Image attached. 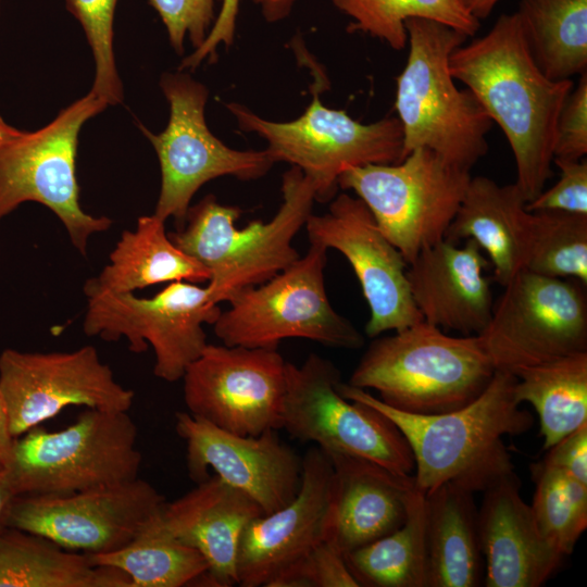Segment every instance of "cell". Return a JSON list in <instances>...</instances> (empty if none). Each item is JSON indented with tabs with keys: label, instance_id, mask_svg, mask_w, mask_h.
Listing matches in <instances>:
<instances>
[{
	"label": "cell",
	"instance_id": "obj_1",
	"mask_svg": "<svg viewBox=\"0 0 587 587\" xmlns=\"http://www.w3.org/2000/svg\"><path fill=\"white\" fill-rule=\"evenodd\" d=\"M449 70L503 132L516 165L515 184L529 202L552 176L557 122L573 80H552L538 68L516 12L500 15L485 36L455 48Z\"/></svg>",
	"mask_w": 587,
	"mask_h": 587
},
{
	"label": "cell",
	"instance_id": "obj_2",
	"mask_svg": "<svg viewBox=\"0 0 587 587\" xmlns=\"http://www.w3.org/2000/svg\"><path fill=\"white\" fill-rule=\"evenodd\" d=\"M516 377L497 370L487 388L463 408L439 414H415L391 408L366 389L340 380L338 392L388 417L408 441L414 458L416 487L427 494L445 483L484 491L514 471L502 441L532 428V414L513 395Z\"/></svg>",
	"mask_w": 587,
	"mask_h": 587
},
{
	"label": "cell",
	"instance_id": "obj_3",
	"mask_svg": "<svg viewBox=\"0 0 587 587\" xmlns=\"http://www.w3.org/2000/svg\"><path fill=\"white\" fill-rule=\"evenodd\" d=\"M282 193L283 202L268 222L252 221L241 229L236 226L241 210L208 195L189 207L183 228L168 233L180 250L209 270L207 287L213 303L228 302L300 258L292 240L312 214L314 188L291 166L283 175Z\"/></svg>",
	"mask_w": 587,
	"mask_h": 587
},
{
	"label": "cell",
	"instance_id": "obj_4",
	"mask_svg": "<svg viewBox=\"0 0 587 587\" xmlns=\"http://www.w3.org/2000/svg\"><path fill=\"white\" fill-rule=\"evenodd\" d=\"M496 371L479 335L454 337L421 321L375 337L348 384L378 391L397 410L439 414L474 401Z\"/></svg>",
	"mask_w": 587,
	"mask_h": 587
},
{
	"label": "cell",
	"instance_id": "obj_5",
	"mask_svg": "<svg viewBox=\"0 0 587 587\" xmlns=\"http://www.w3.org/2000/svg\"><path fill=\"white\" fill-rule=\"evenodd\" d=\"M409 54L397 78L395 108L403 132L402 159L417 148L471 171L488 152L492 121L469 89H459L449 57L467 36L442 23H404ZM401 159V160H402Z\"/></svg>",
	"mask_w": 587,
	"mask_h": 587
},
{
	"label": "cell",
	"instance_id": "obj_6",
	"mask_svg": "<svg viewBox=\"0 0 587 587\" xmlns=\"http://www.w3.org/2000/svg\"><path fill=\"white\" fill-rule=\"evenodd\" d=\"M137 426L127 412L86 409L57 432L16 437L4 465L15 496L66 495L138 477Z\"/></svg>",
	"mask_w": 587,
	"mask_h": 587
},
{
	"label": "cell",
	"instance_id": "obj_7",
	"mask_svg": "<svg viewBox=\"0 0 587 587\" xmlns=\"http://www.w3.org/2000/svg\"><path fill=\"white\" fill-rule=\"evenodd\" d=\"M327 249L310 243L307 253L267 282L228 301L213 330L226 346L277 349L284 339L303 338L323 346L359 349L363 335L330 304L324 270Z\"/></svg>",
	"mask_w": 587,
	"mask_h": 587
},
{
	"label": "cell",
	"instance_id": "obj_8",
	"mask_svg": "<svg viewBox=\"0 0 587 587\" xmlns=\"http://www.w3.org/2000/svg\"><path fill=\"white\" fill-rule=\"evenodd\" d=\"M312 92L304 113L290 122L265 120L237 102L226 108L241 130L267 142L275 163H289L303 173L314 188L315 201H330L339 189V176L350 167L401 161L403 132L398 117L362 124L345 110L325 107L314 86Z\"/></svg>",
	"mask_w": 587,
	"mask_h": 587
},
{
	"label": "cell",
	"instance_id": "obj_9",
	"mask_svg": "<svg viewBox=\"0 0 587 587\" xmlns=\"http://www.w3.org/2000/svg\"><path fill=\"white\" fill-rule=\"evenodd\" d=\"M471 177V171L417 148L397 163L350 167L339 176L338 187L365 203L409 264L445 239Z\"/></svg>",
	"mask_w": 587,
	"mask_h": 587
},
{
	"label": "cell",
	"instance_id": "obj_10",
	"mask_svg": "<svg viewBox=\"0 0 587 587\" xmlns=\"http://www.w3.org/2000/svg\"><path fill=\"white\" fill-rule=\"evenodd\" d=\"M107 107L89 91L42 128L0 146V221L24 202H38L60 218L72 245L86 255L90 236L108 230L112 221L90 215L79 204L78 136Z\"/></svg>",
	"mask_w": 587,
	"mask_h": 587
},
{
	"label": "cell",
	"instance_id": "obj_11",
	"mask_svg": "<svg viewBox=\"0 0 587 587\" xmlns=\"http://www.w3.org/2000/svg\"><path fill=\"white\" fill-rule=\"evenodd\" d=\"M160 87L170 104L165 129L151 133L139 125L159 159L161 187L154 213L173 217L183 228L195 193L205 183L222 176L254 180L268 173L275 161L267 150H236L209 129L204 109L207 87L186 73H164Z\"/></svg>",
	"mask_w": 587,
	"mask_h": 587
},
{
	"label": "cell",
	"instance_id": "obj_12",
	"mask_svg": "<svg viewBox=\"0 0 587 587\" xmlns=\"http://www.w3.org/2000/svg\"><path fill=\"white\" fill-rule=\"evenodd\" d=\"M340 371L310 353L301 365L286 362L282 428L326 453L365 459L392 472L412 474L414 458L404 436L379 411L337 390Z\"/></svg>",
	"mask_w": 587,
	"mask_h": 587
},
{
	"label": "cell",
	"instance_id": "obj_13",
	"mask_svg": "<svg viewBox=\"0 0 587 587\" xmlns=\"http://www.w3.org/2000/svg\"><path fill=\"white\" fill-rule=\"evenodd\" d=\"M479 334L496 370L516 371L587 351V296L575 279L522 270Z\"/></svg>",
	"mask_w": 587,
	"mask_h": 587
},
{
	"label": "cell",
	"instance_id": "obj_14",
	"mask_svg": "<svg viewBox=\"0 0 587 587\" xmlns=\"http://www.w3.org/2000/svg\"><path fill=\"white\" fill-rule=\"evenodd\" d=\"M86 297L84 333L107 341L125 337L134 353L146 351L150 344L153 373L168 383L183 378L202 353L208 345L203 325H213L222 312L210 300L208 287L185 280L170 283L152 298L109 291Z\"/></svg>",
	"mask_w": 587,
	"mask_h": 587
},
{
	"label": "cell",
	"instance_id": "obj_15",
	"mask_svg": "<svg viewBox=\"0 0 587 587\" xmlns=\"http://www.w3.org/2000/svg\"><path fill=\"white\" fill-rule=\"evenodd\" d=\"M165 498L139 477L66 495L16 496L8 527L85 554L123 548L163 511Z\"/></svg>",
	"mask_w": 587,
	"mask_h": 587
},
{
	"label": "cell",
	"instance_id": "obj_16",
	"mask_svg": "<svg viewBox=\"0 0 587 587\" xmlns=\"http://www.w3.org/2000/svg\"><path fill=\"white\" fill-rule=\"evenodd\" d=\"M286 362L277 349L208 344L183 376L188 413L240 436L280 429Z\"/></svg>",
	"mask_w": 587,
	"mask_h": 587
},
{
	"label": "cell",
	"instance_id": "obj_17",
	"mask_svg": "<svg viewBox=\"0 0 587 587\" xmlns=\"http://www.w3.org/2000/svg\"><path fill=\"white\" fill-rule=\"evenodd\" d=\"M0 392L15 438L70 405L128 412L135 397L114 379L92 346L46 353L4 349Z\"/></svg>",
	"mask_w": 587,
	"mask_h": 587
},
{
	"label": "cell",
	"instance_id": "obj_18",
	"mask_svg": "<svg viewBox=\"0 0 587 587\" xmlns=\"http://www.w3.org/2000/svg\"><path fill=\"white\" fill-rule=\"evenodd\" d=\"M304 225L310 243L339 251L350 263L370 309L365 334L375 338L423 321L407 277L408 263L385 237L365 203L346 192Z\"/></svg>",
	"mask_w": 587,
	"mask_h": 587
},
{
	"label": "cell",
	"instance_id": "obj_19",
	"mask_svg": "<svg viewBox=\"0 0 587 587\" xmlns=\"http://www.w3.org/2000/svg\"><path fill=\"white\" fill-rule=\"evenodd\" d=\"M175 429L186 442L189 477L207 479L209 469L225 483L250 496L264 514L292 501L301 482V460L275 429L240 436L191 415L177 412Z\"/></svg>",
	"mask_w": 587,
	"mask_h": 587
},
{
	"label": "cell",
	"instance_id": "obj_20",
	"mask_svg": "<svg viewBox=\"0 0 587 587\" xmlns=\"http://www.w3.org/2000/svg\"><path fill=\"white\" fill-rule=\"evenodd\" d=\"M333 479L328 454L311 447L301 460V482L287 505L251 520L237 551V585L267 587L284 570L324 540Z\"/></svg>",
	"mask_w": 587,
	"mask_h": 587
},
{
	"label": "cell",
	"instance_id": "obj_21",
	"mask_svg": "<svg viewBox=\"0 0 587 587\" xmlns=\"http://www.w3.org/2000/svg\"><path fill=\"white\" fill-rule=\"evenodd\" d=\"M463 247L442 239L408 264L407 277L423 321L464 336L487 327L494 298L485 270L491 266L473 239Z\"/></svg>",
	"mask_w": 587,
	"mask_h": 587
},
{
	"label": "cell",
	"instance_id": "obj_22",
	"mask_svg": "<svg viewBox=\"0 0 587 587\" xmlns=\"http://www.w3.org/2000/svg\"><path fill=\"white\" fill-rule=\"evenodd\" d=\"M333 479L324 540L342 554L399 528L416 484L413 474L372 461L327 453Z\"/></svg>",
	"mask_w": 587,
	"mask_h": 587
},
{
	"label": "cell",
	"instance_id": "obj_23",
	"mask_svg": "<svg viewBox=\"0 0 587 587\" xmlns=\"http://www.w3.org/2000/svg\"><path fill=\"white\" fill-rule=\"evenodd\" d=\"M520 490L513 471L483 491L477 527L486 587H539L564 558L541 535Z\"/></svg>",
	"mask_w": 587,
	"mask_h": 587
},
{
	"label": "cell",
	"instance_id": "obj_24",
	"mask_svg": "<svg viewBox=\"0 0 587 587\" xmlns=\"http://www.w3.org/2000/svg\"><path fill=\"white\" fill-rule=\"evenodd\" d=\"M262 514V508L250 496L210 475L180 498L166 502L162 522L172 536L204 558L208 570L196 585L229 587L237 585L241 533Z\"/></svg>",
	"mask_w": 587,
	"mask_h": 587
},
{
	"label": "cell",
	"instance_id": "obj_25",
	"mask_svg": "<svg viewBox=\"0 0 587 587\" xmlns=\"http://www.w3.org/2000/svg\"><path fill=\"white\" fill-rule=\"evenodd\" d=\"M526 200L515 183L471 177L445 239H473L488 255L494 280L505 286L524 270Z\"/></svg>",
	"mask_w": 587,
	"mask_h": 587
},
{
	"label": "cell",
	"instance_id": "obj_26",
	"mask_svg": "<svg viewBox=\"0 0 587 587\" xmlns=\"http://www.w3.org/2000/svg\"><path fill=\"white\" fill-rule=\"evenodd\" d=\"M109 260L98 276L85 283V295L133 292L178 280L200 284L211 277L204 265L170 239L165 221L155 214L140 216L134 230H124Z\"/></svg>",
	"mask_w": 587,
	"mask_h": 587
},
{
	"label": "cell",
	"instance_id": "obj_27",
	"mask_svg": "<svg viewBox=\"0 0 587 587\" xmlns=\"http://www.w3.org/2000/svg\"><path fill=\"white\" fill-rule=\"evenodd\" d=\"M473 495L453 483L425 494L428 587H477L484 583Z\"/></svg>",
	"mask_w": 587,
	"mask_h": 587
},
{
	"label": "cell",
	"instance_id": "obj_28",
	"mask_svg": "<svg viewBox=\"0 0 587 587\" xmlns=\"http://www.w3.org/2000/svg\"><path fill=\"white\" fill-rule=\"evenodd\" d=\"M0 587H130V580L88 554L7 527L0 533Z\"/></svg>",
	"mask_w": 587,
	"mask_h": 587
},
{
	"label": "cell",
	"instance_id": "obj_29",
	"mask_svg": "<svg viewBox=\"0 0 587 587\" xmlns=\"http://www.w3.org/2000/svg\"><path fill=\"white\" fill-rule=\"evenodd\" d=\"M519 404H532L548 450L587 423V351L577 352L513 374Z\"/></svg>",
	"mask_w": 587,
	"mask_h": 587
},
{
	"label": "cell",
	"instance_id": "obj_30",
	"mask_svg": "<svg viewBox=\"0 0 587 587\" xmlns=\"http://www.w3.org/2000/svg\"><path fill=\"white\" fill-rule=\"evenodd\" d=\"M344 558L359 587H428L425 494L416 487L399 528Z\"/></svg>",
	"mask_w": 587,
	"mask_h": 587
},
{
	"label": "cell",
	"instance_id": "obj_31",
	"mask_svg": "<svg viewBox=\"0 0 587 587\" xmlns=\"http://www.w3.org/2000/svg\"><path fill=\"white\" fill-rule=\"evenodd\" d=\"M516 14L529 53L552 80L587 68V0H520Z\"/></svg>",
	"mask_w": 587,
	"mask_h": 587
},
{
	"label": "cell",
	"instance_id": "obj_32",
	"mask_svg": "<svg viewBox=\"0 0 587 587\" xmlns=\"http://www.w3.org/2000/svg\"><path fill=\"white\" fill-rule=\"evenodd\" d=\"M89 557L98 565L126 574L130 587L192 585L208 570L199 551L177 540L164 527L162 513L123 548Z\"/></svg>",
	"mask_w": 587,
	"mask_h": 587
},
{
	"label": "cell",
	"instance_id": "obj_33",
	"mask_svg": "<svg viewBox=\"0 0 587 587\" xmlns=\"http://www.w3.org/2000/svg\"><path fill=\"white\" fill-rule=\"evenodd\" d=\"M336 9L351 18L348 33H363L402 50L408 42L404 23L426 18L448 25L467 37L480 22L461 0H332Z\"/></svg>",
	"mask_w": 587,
	"mask_h": 587
},
{
	"label": "cell",
	"instance_id": "obj_34",
	"mask_svg": "<svg viewBox=\"0 0 587 587\" xmlns=\"http://www.w3.org/2000/svg\"><path fill=\"white\" fill-rule=\"evenodd\" d=\"M524 270L587 286V214L527 211Z\"/></svg>",
	"mask_w": 587,
	"mask_h": 587
},
{
	"label": "cell",
	"instance_id": "obj_35",
	"mask_svg": "<svg viewBox=\"0 0 587 587\" xmlns=\"http://www.w3.org/2000/svg\"><path fill=\"white\" fill-rule=\"evenodd\" d=\"M536 488L529 504L545 539L562 555L571 554L587 527V485L544 460L532 464Z\"/></svg>",
	"mask_w": 587,
	"mask_h": 587
},
{
	"label": "cell",
	"instance_id": "obj_36",
	"mask_svg": "<svg viewBox=\"0 0 587 587\" xmlns=\"http://www.w3.org/2000/svg\"><path fill=\"white\" fill-rule=\"evenodd\" d=\"M118 0H65L66 8L79 22L96 65L90 91L114 105L123 100V86L113 51V23Z\"/></svg>",
	"mask_w": 587,
	"mask_h": 587
},
{
	"label": "cell",
	"instance_id": "obj_37",
	"mask_svg": "<svg viewBox=\"0 0 587 587\" xmlns=\"http://www.w3.org/2000/svg\"><path fill=\"white\" fill-rule=\"evenodd\" d=\"M267 587H359L344 554L326 540L284 570Z\"/></svg>",
	"mask_w": 587,
	"mask_h": 587
},
{
	"label": "cell",
	"instance_id": "obj_38",
	"mask_svg": "<svg viewBox=\"0 0 587 587\" xmlns=\"http://www.w3.org/2000/svg\"><path fill=\"white\" fill-rule=\"evenodd\" d=\"M214 1L149 0L166 28L172 48L180 55L186 37L193 50L204 42L217 15Z\"/></svg>",
	"mask_w": 587,
	"mask_h": 587
},
{
	"label": "cell",
	"instance_id": "obj_39",
	"mask_svg": "<svg viewBox=\"0 0 587 587\" xmlns=\"http://www.w3.org/2000/svg\"><path fill=\"white\" fill-rule=\"evenodd\" d=\"M560 179L526 203L527 211H562L587 214V160L553 159Z\"/></svg>",
	"mask_w": 587,
	"mask_h": 587
},
{
	"label": "cell",
	"instance_id": "obj_40",
	"mask_svg": "<svg viewBox=\"0 0 587 587\" xmlns=\"http://www.w3.org/2000/svg\"><path fill=\"white\" fill-rule=\"evenodd\" d=\"M587 154V73L580 74L560 111L553 159L580 160Z\"/></svg>",
	"mask_w": 587,
	"mask_h": 587
},
{
	"label": "cell",
	"instance_id": "obj_41",
	"mask_svg": "<svg viewBox=\"0 0 587 587\" xmlns=\"http://www.w3.org/2000/svg\"><path fill=\"white\" fill-rule=\"evenodd\" d=\"M220 1L221 9L208 37L198 49L183 59L179 70H195L207 59L212 62L221 43L229 47L234 42L240 0Z\"/></svg>",
	"mask_w": 587,
	"mask_h": 587
},
{
	"label": "cell",
	"instance_id": "obj_42",
	"mask_svg": "<svg viewBox=\"0 0 587 587\" xmlns=\"http://www.w3.org/2000/svg\"><path fill=\"white\" fill-rule=\"evenodd\" d=\"M542 460L587 485V423L549 448Z\"/></svg>",
	"mask_w": 587,
	"mask_h": 587
},
{
	"label": "cell",
	"instance_id": "obj_43",
	"mask_svg": "<svg viewBox=\"0 0 587 587\" xmlns=\"http://www.w3.org/2000/svg\"><path fill=\"white\" fill-rule=\"evenodd\" d=\"M260 7L261 14L267 23H277L289 16L296 0H252Z\"/></svg>",
	"mask_w": 587,
	"mask_h": 587
},
{
	"label": "cell",
	"instance_id": "obj_44",
	"mask_svg": "<svg viewBox=\"0 0 587 587\" xmlns=\"http://www.w3.org/2000/svg\"><path fill=\"white\" fill-rule=\"evenodd\" d=\"M15 437L11 433L8 410L0 392V469H3L11 453Z\"/></svg>",
	"mask_w": 587,
	"mask_h": 587
},
{
	"label": "cell",
	"instance_id": "obj_45",
	"mask_svg": "<svg viewBox=\"0 0 587 587\" xmlns=\"http://www.w3.org/2000/svg\"><path fill=\"white\" fill-rule=\"evenodd\" d=\"M15 494L4 469H0V533L8 527V517Z\"/></svg>",
	"mask_w": 587,
	"mask_h": 587
},
{
	"label": "cell",
	"instance_id": "obj_46",
	"mask_svg": "<svg viewBox=\"0 0 587 587\" xmlns=\"http://www.w3.org/2000/svg\"><path fill=\"white\" fill-rule=\"evenodd\" d=\"M470 13L478 21L490 15L500 0H461Z\"/></svg>",
	"mask_w": 587,
	"mask_h": 587
},
{
	"label": "cell",
	"instance_id": "obj_47",
	"mask_svg": "<svg viewBox=\"0 0 587 587\" xmlns=\"http://www.w3.org/2000/svg\"><path fill=\"white\" fill-rule=\"evenodd\" d=\"M24 132L4 121L0 114V146L20 137Z\"/></svg>",
	"mask_w": 587,
	"mask_h": 587
}]
</instances>
